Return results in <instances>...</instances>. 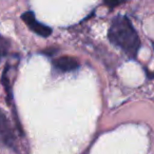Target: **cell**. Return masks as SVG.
Segmentation results:
<instances>
[{
	"label": "cell",
	"mask_w": 154,
	"mask_h": 154,
	"mask_svg": "<svg viewBox=\"0 0 154 154\" xmlns=\"http://www.w3.org/2000/svg\"><path fill=\"white\" fill-rule=\"evenodd\" d=\"M108 38L112 45L122 49L131 59L136 58L140 49V39L127 16L118 15L113 18L108 32Z\"/></svg>",
	"instance_id": "6da1fadb"
},
{
	"label": "cell",
	"mask_w": 154,
	"mask_h": 154,
	"mask_svg": "<svg viewBox=\"0 0 154 154\" xmlns=\"http://www.w3.org/2000/svg\"><path fill=\"white\" fill-rule=\"evenodd\" d=\"M0 141L5 146L16 150V138L5 113L0 109Z\"/></svg>",
	"instance_id": "7a4b0ae2"
},
{
	"label": "cell",
	"mask_w": 154,
	"mask_h": 154,
	"mask_svg": "<svg viewBox=\"0 0 154 154\" xmlns=\"http://www.w3.org/2000/svg\"><path fill=\"white\" fill-rule=\"evenodd\" d=\"M21 19L24 21V23L30 28L34 33L41 37H49L52 34V29L50 26H45V24L39 22L35 17V14L31 11H28L26 13L22 14Z\"/></svg>",
	"instance_id": "3957f363"
},
{
	"label": "cell",
	"mask_w": 154,
	"mask_h": 154,
	"mask_svg": "<svg viewBox=\"0 0 154 154\" xmlns=\"http://www.w3.org/2000/svg\"><path fill=\"white\" fill-rule=\"evenodd\" d=\"M52 66L54 69L59 72L66 73V72H72L79 68V61L74 57H70V56H61L56 59L52 60Z\"/></svg>",
	"instance_id": "277c9868"
},
{
	"label": "cell",
	"mask_w": 154,
	"mask_h": 154,
	"mask_svg": "<svg viewBox=\"0 0 154 154\" xmlns=\"http://www.w3.org/2000/svg\"><path fill=\"white\" fill-rule=\"evenodd\" d=\"M10 49V41L0 35V59L5 57Z\"/></svg>",
	"instance_id": "5b68a950"
},
{
	"label": "cell",
	"mask_w": 154,
	"mask_h": 154,
	"mask_svg": "<svg viewBox=\"0 0 154 154\" xmlns=\"http://www.w3.org/2000/svg\"><path fill=\"white\" fill-rule=\"evenodd\" d=\"M120 2H118V1H115V2H106V5H109L110 8H113V7H115V5H118Z\"/></svg>",
	"instance_id": "8992f818"
},
{
	"label": "cell",
	"mask_w": 154,
	"mask_h": 154,
	"mask_svg": "<svg viewBox=\"0 0 154 154\" xmlns=\"http://www.w3.org/2000/svg\"><path fill=\"white\" fill-rule=\"evenodd\" d=\"M153 47H154V42H153Z\"/></svg>",
	"instance_id": "52a82bcc"
}]
</instances>
